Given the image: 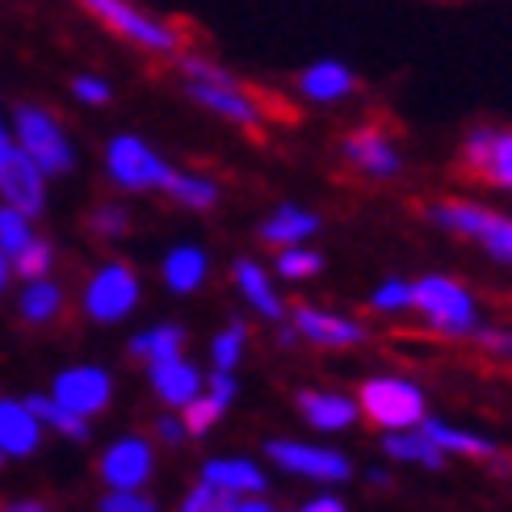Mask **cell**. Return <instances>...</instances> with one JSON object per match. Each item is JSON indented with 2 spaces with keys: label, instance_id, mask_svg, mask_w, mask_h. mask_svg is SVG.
<instances>
[{
  "label": "cell",
  "instance_id": "1",
  "mask_svg": "<svg viewBox=\"0 0 512 512\" xmlns=\"http://www.w3.org/2000/svg\"><path fill=\"white\" fill-rule=\"evenodd\" d=\"M84 9H89L101 26H110L114 34H122L126 42H135V47L143 51H156V55H173L185 34L177 26H168V21H156V17H147L139 13L131 0H80Z\"/></svg>",
  "mask_w": 512,
  "mask_h": 512
},
{
  "label": "cell",
  "instance_id": "2",
  "mask_svg": "<svg viewBox=\"0 0 512 512\" xmlns=\"http://www.w3.org/2000/svg\"><path fill=\"white\" fill-rule=\"evenodd\" d=\"M412 307L429 319V324L445 336H471L475 324V298L466 294L454 277H420L412 286Z\"/></svg>",
  "mask_w": 512,
  "mask_h": 512
},
{
  "label": "cell",
  "instance_id": "3",
  "mask_svg": "<svg viewBox=\"0 0 512 512\" xmlns=\"http://www.w3.org/2000/svg\"><path fill=\"white\" fill-rule=\"evenodd\" d=\"M357 408L387 433L391 429H416L424 420V391L408 378H370V382H361Z\"/></svg>",
  "mask_w": 512,
  "mask_h": 512
},
{
  "label": "cell",
  "instance_id": "4",
  "mask_svg": "<svg viewBox=\"0 0 512 512\" xmlns=\"http://www.w3.org/2000/svg\"><path fill=\"white\" fill-rule=\"evenodd\" d=\"M429 215L458 231V236H471L479 240L496 261H508L512 265V219L496 215V210H483V206H471V202H445V206H433Z\"/></svg>",
  "mask_w": 512,
  "mask_h": 512
},
{
  "label": "cell",
  "instance_id": "5",
  "mask_svg": "<svg viewBox=\"0 0 512 512\" xmlns=\"http://www.w3.org/2000/svg\"><path fill=\"white\" fill-rule=\"evenodd\" d=\"M17 135H21V152L42 168V177L68 173L72 168V147H68V139H63V131L55 126L51 114L34 110V105H21L17 110Z\"/></svg>",
  "mask_w": 512,
  "mask_h": 512
},
{
  "label": "cell",
  "instance_id": "6",
  "mask_svg": "<svg viewBox=\"0 0 512 512\" xmlns=\"http://www.w3.org/2000/svg\"><path fill=\"white\" fill-rule=\"evenodd\" d=\"M269 458L290 475H303L315 483H345L349 479V458L340 450H324V445H303V441H269Z\"/></svg>",
  "mask_w": 512,
  "mask_h": 512
},
{
  "label": "cell",
  "instance_id": "7",
  "mask_svg": "<svg viewBox=\"0 0 512 512\" xmlns=\"http://www.w3.org/2000/svg\"><path fill=\"white\" fill-rule=\"evenodd\" d=\"M189 97L202 101L206 110L231 118V122L252 126V131H256V126H261V118H265V97L248 93L236 76H231V80H189Z\"/></svg>",
  "mask_w": 512,
  "mask_h": 512
},
{
  "label": "cell",
  "instance_id": "8",
  "mask_svg": "<svg viewBox=\"0 0 512 512\" xmlns=\"http://www.w3.org/2000/svg\"><path fill=\"white\" fill-rule=\"evenodd\" d=\"M168 173H173V168H168L143 139L122 135L110 143V177L122 189H160Z\"/></svg>",
  "mask_w": 512,
  "mask_h": 512
},
{
  "label": "cell",
  "instance_id": "9",
  "mask_svg": "<svg viewBox=\"0 0 512 512\" xmlns=\"http://www.w3.org/2000/svg\"><path fill=\"white\" fill-rule=\"evenodd\" d=\"M135 303H139V277L131 265H105L89 282V294H84V307L101 324H114Z\"/></svg>",
  "mask_w": 512,
  "mask_h": 512
},
{
  "label": "cell",
  "instance_id": "10",
  "mask_svg": "<svg viewBox=\"0 0 512 512\" xmlns=\"http://www.w3.org/2000/svg\"><path fill=\"white\" fill-rule=\"evenodd\" d=\"M462 168L487 185L512 189V131H475L462 147Z\"/></svg>",
  "mask_w": 512,
  "mask_h": 512
},
{
  "label": "cell",
  "instance_id": "11",
  "mask_svg": "<svg viewBox=\"0 0 512 512\" xmlns=\"http://www.w3.org/2000/svg\"><path fill=\"white\" fill-rule=\"evenodd\" d=\"M0 194H5L9 206L21 210V215H38L42 210V198H47V189H42V168L21 152V147H13V152L0 160Z\"/></svg>",
  "mask_w": 512,
  "mask_h": 512
},
{
  "label": "cell",
  "instance_id": "12",
  "mask_svg": "<svg viewBox=\"0 0 512 512\" xmlns=\"http://www.w3.org/2000/svg\"><path fill=\"white\" fill-rule=\"evenodd\" d=\"M152 475V445L139 437H126L118 445H110L101 458V479L114 487V492H135Z\"/></svg>",
  "mask_w": 512,
  "mask_h": 512
},
{
  "label": "cell",
  "instance_id": "13",
  "mask_svg": "<svg viewBox=\"0 0 512 512\" xmlns=\"http://www.w3.org/2000/svg\"><path fill=\"white\" fill-rule=\"evenodd\" d=\"M110 391H114L110 374L93 370V366H80V370H68L55 378V399L76 416H97L105 403H110Z\"/></svg>",
  "mask_w": 512,
  "mask_h": 512
},
{
  "label": "cell",
  "instance_id": "14",
  "mask_svg": "<svg viewBox=\"0 0 512 512\" xmlns=\"http://www.w3.org/2000/svg\"><path fill=\"white\" fill-rule=\"evenodd\" d=\"M294 332L315 340L324 349H349V345H361L366 340V328L357 319H345V315H332V311H315V307H298L294 311Z\"/></svg>",
  "mask_w": 512,
  "mask_h": 512
},
{
  "label": "cell",
  "instance_id": "15",
  "mask_svg": "<svg viewBox=\"0 0 512 512\" xmlns=\"http://www.w3.org/2000/svg\"><path fill=\"white\" fill-rule=\"evenodd\" d=\"M345 160L370 177H395L399 173V152L382 126H361V131H353L345 139Z\"/></svg>",
  "mask_w": 512,
  "mask_h": 512
},
{
  "label": "cell",
  "instance_id": "16",
  "mask_svg": "<svg viewBox=\"0 0 512 512\" xmlns=\"http://www.w3.org/2000/svg\"><path fill=\"white\" fill-rule=\"evenodd\" d=\"M231 399H236V378L219 370L215 378H210V391H206V395H194V399L185 403V420H181L185 433H189V437L210 433V429H215V420L227 412Z\"/></svg>",
  "mask_w": 512,
  "mask_h": 512
},
{
  "label": "cell",
  "instance_id": "17",
  "mask_svg": "<svg viewBox=\"0 0 512 512\" xmlns=\"http://www.w3.org/2000/svg\"><path fill=\"white\" fill-rule=\"evenodd\" d=\"M152 382H156V395L164 403H173V408H185L194 395H202V374L189 366L181 353L152 361Z\"/></svg>",
  "mask_w": 512,
  "mask_h": 512
},
{
  "label": "cell",
  "instance_id": "18",
  "mask_svg": "<svg viewBox=\"0 0 512 512\" xmlns=\"http://www.w3.org/2000/svg\"><path fill=\"white\" fill-rule=\"evenodd\" d=\"M298 412H303L307 424H315V429L340 433L357 420V403L345 395H332V391H303L298 395Z\"/></svg>",
  "mask_w": 512,
  "mask_h": 512
},
{
  "label": "cell",
  "instance_id": "19",
  "mask_svg": "<svg viewBox=\"0 0 512 512\" xmlns=\"http://www.w3.org/2000/svg\"><path fill=\"white\" fill-rule=\"evenodd\" d=\"M202 483L219 487V492H227V496H261L265 492V475L256 471L252 462H244V458L206 462L202 466Z\"/></svg>",
  "mask_w": 512,
  "mask_h": 512
},
{
  "label": "cell",
  "instance_id": "20",
  "mask_svg": "<svg viewBox=\"0 0 512 512\" xmlns=\"http://www.w3.org/2000/svg\"><path fill=\"white\" fill-rule=\"evenodd\" d=\"M0 450L5 454L38 450V416L26 403H0Z\"/></svg>",
  "mask_w": 512,
  "mask_h": 512
},
{
  "label": "cell",
  "instance_id": "21",
  "mask_svg": "<svg viewBox=\"0 0 512 512\" xmlns=\"http://www.w3.org/2000/svg\"><path fill=\"white\" fill-rule=\"evenodd\" d=\"M416 429L429 437L441 454H466V458H496V445L492 441H483V437H475V433H462V429H454V424H441V420H429L424 416Z\"/></svg>",
  "mask_w": 512,
  "mask_h": 512
},
{
  "label": "cell",
  "instance_id": "22",
  "mask_svg": "<svg viewBox=\"0 0 512 512\" xmlns=\"http://www.w3.org/2000/svg\"><path fill=\"white\" fill-rule=\"evenodd\" d=\"M315 231H319V215H307V210H298V206H282L261 227V240L277 244V248H290V244H303L307 236H315Z\"/></svg>",
  "mask_w": 512,
  "mask_h": 512
},
{
  "label": "cell",
  "instance_id": "23",
  "mask_svg": "<svg viewBox=\"0 0 512 512\" xmlns=\"http://www.w3.org/2000/svg\"><path fill=\"white\" fill-rule=\"evenodd\" d=\"M236 282H240V294L248 298V303L261 311L265 319H282L286 315V307H282V298H277V290H273V282L265 277V269L261 265H252V261H236Z\"/></svg>",
  "mask_w": 512,
  "mask_h": 512
},
{
  "label": "cell",
  "instance_id": "24",
  "mask_svg": "<svg viewBox=\"0 0 512 512\" xmlns=\"http://www.w3.org/2000/svg\"><path fill=\"white\" fill-rule=\"evenodd\" d=\"M382 450H387L391 458H399V462H420V466H429V471L445 466V454H441L420 429H391L387 441H382Z\"/></svg>",
  "mask_w": 512,
  "mask_h": 512
},
{
  "label": "cell",
  "instance_id": "25",
  "mask_svg": "<svg viewBox=\"0 0 512 512\" xmlns=\"http://www.w3.org/2000/svg\"><path fill=\"white\" fill-rule=\"evenodd\" d=\"M202 277H206V256H202V248H189V244H185V248L168 252V261H164V282L173 286L177 294L198 290Z\"/></svg>",
  "mask_w": 512,
  "mask_h": 512
},
{
  "label": "cell",
  "instance_id": "26",
  "mask_svg": "<svg viewBox=\"0 0 512 512\" xmlns=\"http://www.w3.org/2000/svg\"><path fill=\"white\" fill-rule=\"evenodd\" d=\"M298 84H303V93L311 101H336L353 89V76H349V68H340V63H315V68L303 72Z\"/></svg>",
  "mask_w": 512,
  "mask_h": 512
},
{
  "label": "cell",
  "instance_id": "27",
  "mask_svg": "<svg viewBox=\"0 0 512 512\" xmlns=\"http://www.w3.org/2000/svg\"><path fill=\"white\" fill-rule=\"evenodd\" d=\"M160 189H168V198H177L181 206H194V210H210V206L219 202V189H215V181H206V177L168 173Z\"/></svg>",
  "mask_w": 512,
  "mask_h": 512
},
{
  "label": "cell",
  "instance_id": "28",
  "mask_svg": "<svg viewBox=\"0 0 512 512\" xmlns=\"http://www.w3.org/2000/svg\"><path fill=\"white\" fill-rule=\"evenodd\" d=\"M181 345H185V332L173 328V324H164V328H152V332H139L131 340V353L147 357V361H160V357H177Z\"/></svg>",
  "mask_w": 512,
  "mask_h": 512
},
{
  "label": "cell",
  "instance_id": "29",
  "mask_svg": "<svg viewBox=\"0 0 512 512\" xmlns=\"http://www.w3.org/2000/svg\"><path fill=\"white\" fill-rule=\"evenodd\" d=\"M26 408L38 416V420H47V424H55L59 433H68L72 441H84L89 437V424H84V416H76V412H68L59 399H30Z\"/></svg>",
  "mask_w": 512,
  "mask_h": 512
},
{
  "label": "cell",
  "instance_id": "30",
  "mask_svg": "<svg viewBox=\"0 0 512 512\" xmlns=\"http://www.w3.org/2000/svg\"><path fill=\"white\" fill-rule=\"evenodd\" d=\"M324 269V256L319 252H311V248H282V256H277V273L282 277H290V282H303V277H311V273H319Z\"/></svg>",
  "mask_w": 512,
  "mask_h": 512
},
{
  "label": "cell",
  "instance_id": "31",
  "mask_svg": "<svg viewBox=\"0 0 512 512\" xmlns=\"http://www.w3.org/2000/svg\"><path fill=\"white\" fill-rule=\"evenodd\" d=\"M59 303H63L59 286L34 282V286L26 290V298H21V311H26V319H34V324H42V319H51V315L59 311Z\"/></svg>",
  "mask_w": 512,
  "mask_h": 512
},
{
  "label": "cell",
  "instance_id": "32",
  "mask_svg": "<svg viewBox=\"0 0 512 512\" xmlns=\"http://www.w3.org/2000/svg\"><path fill=\"white\" fill-rule=\"evenodd\" d=\"M244 345H248V328L244 324H231V328H223L219 336H215V366L223 370V374H231L236 370V361H240V353H244Z\"/></svg>",
  "mask_w": 512,
  "mask_h": 512
},
{
  "label": "cell",
  "instance_id": "33",
  "mask_svg": "<svg viewBox=\"0 0 512 512\" xmlns=\"http://www.w3.org/2000/svg\"><path fill=\"white\" fill-rule=\"evenodd\" d=\"M30 244V215L5 206L0 210V252H21Z\"/></svg>",
  "mask_w": 512,
  "mask_h": 512
},
{
  "label": "cell",
  "instance_id": "34",
  "mask_svg": "<svg viewBox=\"0 0 512 512\" xmlns=\"http://www.w3.org/2000/svg\"><path fill=\"white\" fill-rule=\"evenodd\" d=\"M370 307H374V311H403V307H412V282H403V277H391V282H382V286L370 294Z\"/></svg>",
  "mask_w": 512,
  "mask_h": 512
},
{
  "label": "cell",
  "instance_id": "35",
  "mask_svg": "<svg viewBox=\"0 0 512 512\" xmlns=\"http://www.w3.org/2000/svg\"><path fill=\"white\" fill-rule=\"evenodd\" d=\"M17 256V273L26 277V282H38L42 273L51 269V244H42V240H30L21 252H13Z\"/></svg>",
  "mask_w": 512,
  "mask_h": 512
},
{
  "label": "cell",
  "instance_id": "36",
  "mask_svg": "<svg viewBox=\"0 0 512 512\" xmlns=\"http://www.w3.org/2000/svg\"><path fill=\"white\" fill-rule=\"evenodd\" d=\"M227 492H219V487H210V483H198L194 492L185 496L181 512H227Z\"/></svg>",
  "mask_w": 512,
  "mask_h": 512
},
{
  "label": "cell",
  "instance_id": "37",
  "mask_svg": "<svg viewBox=\"0 0 512 512\" xmlns=\"http://www.w3.org/2000/svg\"><path fill=\"white\" fill-rule=\"evenodd\" d=\"M89 227L97 231V236H122V231H126V210H118V206H101V210H93Z\"/></svg>",
  "mask_w": 512,
  "mask_h": 512
},
{
  "label": "cell",
  "instance_id": "38",
  "mask_svg": "<svg viewBox=\"0 0 512 512\" xmlns=\"http://www.w3.org/2000/svg\"><path fill=\"white\" fill-rule=\"evenodd\" d=\"M101 512H156V504L143 500L139 487H135V492H114V496H105V500H101Z\"/></svg>",
  "mask_w": 512,
  "mask_h": 512
},
{
  "label": "cell",
  "instance_id": "39",
  "mask_svg": "<svg viewBox=\"0 0 512 512\" xmlns=\"http://www.w3.org/2000/svg\"><path fill=\"white\" fill-rule=\"evenodd\" d=\"M487 353H500V357H512V332H500V328H475L471 332Z\"/></svg>",
  "mask_w": 512,
  "mask_h": 512
},
{
  "label": "cell",
  "instance_id": "40",
  "mask_svg": "<svg viewBox=\"0 0 512 512\" xmlns=\"http://www.w3.org/2000/svg\"><path fill=\"white\" fill-rule=\"evenodd\" d=\"M76 97L80 101H93V105H101V101H110V84H101V80H93V76H80L76 84Z\"/></svg>",
  "mask_w": 512,
  "mask_h": 512
},
{
  "label": "cell",
  "instance_id": "41",
  "mask_svg": "<svg viewBox=\"0 0 512 512\" xmlns=\"http://www.w3.org/2000/svg\"><path fill=\"white\" fill-rule=\"evenodd\" d=\"M227 512H273V504L261 500V496H231L227 500Z\"/></svg>",
  "mask_w": 512,
  "mask_h": 512
},
{
  "label": "cell",
  "instance_id": "42",
  "mask_svg": "<svg viewBox=\"0 0 512 512\" xmlns=\"http://www.w3.org/2000/svg\"><path fill=\"white\" fill-rule=\"evenodd\" d=\"M156 433H160V441L177 445V441L185 437V424H181V420H160V424H156Z\"/></svg>",
  "mask_w": 512,
  "mask_h": 512
},
{
  "label": "cell",
  "instance_id": "43",
  "mask_svg": "<svg viewBox=\"0 0 512 512\" xmlns=\"http://www.w3.org/2000/svg\"><path fill=\"white\" fill-rule=\"evenodd\" d=\"M303 512H345V504H340L336 496H319V500H311Z\"/></svg>",
  "mask_w": 512,
  "mask_h": 512
},
{
  "label": "cell",
  "instance_id": "44",
  "mask_svg": "<svg viewBox=\"0 0 512 512\" xmlns=\"http://www.w3.org/2000/svg\"><path fill=\"white\" fill-rule=\"evenodd\" d=\"M5 512H47L42 504H13V508H5Z\"/></svg>",
  "mask_w": 512,
  "mask_h": 512
},
{
  "label": "cell",
  "instance_id": "45",
  "mask_svg": "<svg viewBox=\"0 0 512 512\" xmlns=\"http://www.w3.org/2000/svg\"><path fill=\"white\" fill-rule=\"evenodd\" d=\"M5 277H9V265H5V252H0V286H5Z\"/></svg>",
  "mask_w": 512,
  "mask_h": 512
}]
</instances>
